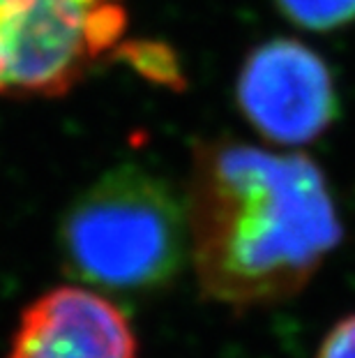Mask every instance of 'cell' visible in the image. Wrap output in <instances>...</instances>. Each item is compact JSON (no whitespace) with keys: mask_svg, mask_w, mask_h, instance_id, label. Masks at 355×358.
Returning <instances> with one entry per match:
<instances>
[{"mask_svg":"<svg viewBox=\"0 0 355 358\" xmlns=\"http://www.w3.org/2000/svg\"><path fill=\"white\" fill-rule=\"evenodd\" d=\"M125 28L123 0H0V95H65Z\"/></svg>","mask_w":355,"mask_h":358,"instance_id":"3957f363","label":"cell"},{"mask_svg":"<svg viewBox=\"0 0 355 358\" xmlns=\"http://www.w3.org/2000/svg\"><path fill=\"white\" fill-rule=\"evenodd\" d=\"M130 319L102 292L56 287L21 315L7 358H137Z\"/></svg>","mask_w":355,"mask_h":358,"instance_id":"5b68a950","label":"cell"},{"mask_svg":"<svg viewBox=\"0 0 355 358\" xmlns=\"http://www.w3.org/2000/svg\"><path fill=\"white\" fill-rule=\"evenodd\" d=\"M316 358H355V315L344 317L332 326Z\"/></svg>","mask_w":355,"mask_h":358,"instance_id":"52a82bcc","label":"cell"},{"mask_svg":"<svg viewBox=\"0 0 355 358\" xmlns=\"http://www.w3.org/2000/svg\"><path fill=\"white\" fill-rule=\"evenodd\" d=\"M236 100L256 134L286 150L326 134L339 106L326 60L289 37L261 44L245 58Z\"/></svg>","mask_w":355,"mask_h":358,"instance_id":"277c9868","label":"cell"},{"mask_svg":"<svg viewBox=\"0 0 355 358\" xmlns=\"http://www.w3.org/2000/svg\"><path fill=\"white\" fill-rule=\"evenodd\" d=\"M60 252L74 278L102 292H160L190 259L185 203L164 178L123 164L97 178L67 208Z\"/></svg>","mask_w":355,"mask_h":358,"instance_id":"7a4b0ae2","label":"cell"},{"mask_svg":"<svg viewBox=\"0 0 355 358\" xmlns=\"http://www.w3.org/2000/svg\"><path fill=\"white\" fill-rule=\"evenodd\" d=\"M185 217L201 294L233 310L300 294L344 236L312 157L231 136L194 146Z\"/></svg>","mask_w":355,"mask_h":358,"instance_id":"6da1fadb","label":"cell"},{"mask_svg":"<svg viewBox=\"0 0 355 358\" xmlns=\"http://www.w3.org/2000/svg\"><path fill=\"white\" fill-rule=\"evenodd\" d=\"M289 21L305 30L344 28L355 21V0H275Z\"/></svg>","mask_w":355,"mask_h":358,"instance_id":"8992f818","label":"cell"}]
</instances>
